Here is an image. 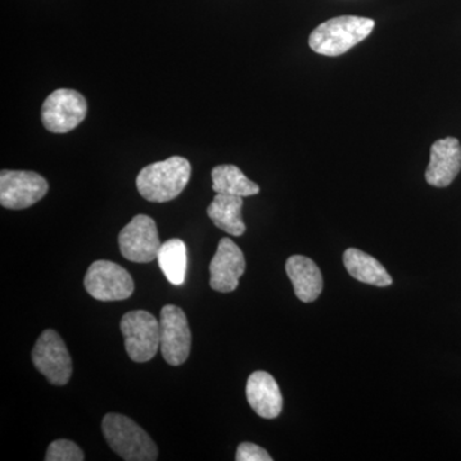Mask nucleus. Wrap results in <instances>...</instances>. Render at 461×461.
<instances>
[{
	"instance_id": "nucleus-1",
	"label": "nucleus",
	"mask_w": 461,
	"mask_h": 461,
	"mask_svg": "<svg viewBox=\"0 0 461 461\" xmlns=\"http://www.w3.org/2000/svg\"><path fill=\"white\" fill-rule=\"evenodd\" d=\"M190 162L182 157H171L141 169L136 187L145 200L166 203L177 198L189 184Z\"/></svg>"
},
{
	"instance_id": "nucleus-14",
	"label": "nucleus",
	"mask_w": 461,
	"mask_h": 461,
	"mask_svg": "<svg viewBox=\"0 0 461 461\" xmlns=\"http://www.w3.org/2000/svg\"><path fill=\"white\" fill-rule=\"evenodd\" d=\"M286 273L293 282L297 299L312 303L320 297L323 290V277L321 269L311 258L293 256L286 262Z\"/></svg>"
},
{
	"instance_id": "nucleus-3",
	"label": "nucleus",
	"mask_w": 461,
	"mask_h": 461,
	"mask_svg": "<svg viewBox=\"0 0 461 461\" xmlns=\"http://www.w3.org/2000/svg\"><path fill=\"white\" fill-rule=\"evenodd\" d=\"M102 430L112 450L123 460L154 461L158 459L156 442L130 418L111 412L103 418Z\"/></svg>"
},
{
	"instance_id": "nucleus-12",
	"label": "nucleus",
	"mask_w": 461,
	"mask_h": 461,
	"mask_svg": "<svg viewBox=\"0 0 461 461\" xmlns=\"http://www.w3.org/2000/svg\"><path fill=\"white\" fill-rule=\"evenodd\" d=\"M461 171V145L455 138L437 140L430 148L426 181L433 187H447Z\"/></svg>"
},
{
	"instance_id": "nucleus-9",
	"label": "nucleus",
	"mask_w": 461,
	"mask_h": 461,
	"mask_svg": "<svg viewBox=\"0 0 461 461\" xmlns=\"http://www.w3.org/2000/svg\"><path fill=\"white\" fill-rule=\"evenodd\" d=\"M159 326L163 357L169 366H181L191 351V330L186 314L180 306H163Z\"/></svg>"
},
{
	"instance_id": "nucleus-15",
	"label": "nucleus",
	"mask_w": 461,
	"mask_h": 461,
	"mask_svg": "<svg viewBox=\"0 0 461 461\" xmlns=\"http://www.w3.org/2000/svg\"><path fill=\"white\" fill-rule=\"evenodd\" d=\"M345 268L355 280L373 286L387 287L393 285V277L375 258L359 249L350 248L344 253Z\"/></svg>"
},
{
	"instance_id": "nucleus-7",
	"label": "nucleus",
	"mask_w": 461,
	"mask_h": 461,
	"mask_svg": "<svg viewBox=\"0 0 461 461\" xmlns=\"http://www.w3.org/2000/svg\"><path fill=\"white\" fill-rule=\"evenodd\" d=\"M86 113V100L78 91L58 89L42 104L41 120L48 131L67 133L83 122Z\"/></svg>"
},
{
	"instance_id": "nucleus-19",
	"label": "nucleus",
	"mask_w": 461,
	"mask_h": 461,
	"mask_svg": "<svg viewBox=\"0 0 461 461\" xmlns=\"http://www.w3.org/2000/svg\"><path fill=\"white\" fill-rule=\"evenodd\" d=\"M83 450L69 439H57L48 447L47 461H83Z\"/></svg>"
},
{
	"instance_id": "nucleus-6",
	"label": "nucleus",
	"mask_w": 461,
	"mask_h": 461,
	"mask_svg": "<svg viewBox=\"0 0 461 461\" xmlns=\"http://www.w3.org/2000/svg\"><path fill=\"white\" fill-rule=\"evenodd\" d=\"M32 362L35 368L56 386L68 384L74 371L65 341L54 330H45L41 333L32 348Z\"/></svg>"
},
{
	"instance_id": "nucleus-2",
	"label": "nucleus",
	"mask_w": 461,
	"mask_h": 461,
	"mask_svg": "<svg viewBox=\"0 0 461 461\" xmlns=\"http://www.w3.org/2000/svg\"><path fill=\"white\" fill-rule=\"evenodd\" d=\"M371 18L341 16L321 23L309 36V47L315 53L338 57L368 38L375 29Z\"/></svg>"
},
{
	"instance_id": "nucleus-4",
	"label": "nucleus",
	"mask_w": 461,
	"mask_h": 461,
	"mask_svg": "<svg viewBox=\"0 0 461 461\" xmlns=\"http://www.w3.org/2000/svg\"><path fill=\"white\" fill-rule=\"evenodd\" d=\"M121 332L130 359L147 363L153 359L160 346L159 321L145 311H132L121 320Z\"/></svg>"
},
{
	"instance_id": "nucleus-11",
	"label": "nucleus",
	"mask_w": 461,
	"mask_h": 461,
	"mask_svg": "<svg viewBox=\"0 0 461 461\" xmlns=\"http://www.w3.org/2000/svg\"><path fill=\"white\" fill-rule=\"evenodd\" d=\"M209 285L218 293H232L245 272V258L241 249L229 238L221 239L211 266Z\"/></svg>"
},
{
	"instance_id": "nucleus-18",
	"label": "nucleus",
	"mask_w": 461,
	"mask_h": 461,
	"mask_svg": "<svg viewBox=\"0 0 461 461\" xmlns=\"http://www.w3.org/2000/svg\"><path fill=\"white\" fill-rule=\"evenodd\" d=\"M167 280L175 286L184 285L187 272V248L180 239H171L160 245L157 257Z\"/></svg>"
},
{
	"instance_id": "nucleus-5",
	"label": "nucleus",
	"mask_w": 461,
	"mask_h": 461,
	"mask_svg": "<svg viewBox=\"0 0 461 461\" xmlns=\"http://www.w3.org/2000/svg\"><path fill=\"white\" fill-rule=\"evenodd\" d=\"M84 285L89 295L99 302H121L131 297L135 290L131 275L120 264L109 260L91 264Z\"/></svg>"
},
{
	"instance_id": "nucleus-16",
	"label": "nucleus",
	"mask_w": 461,
	"mask_h": 461,
	"mask_svg": "<svg viewBox=\"0 0 461 461\" xmlns=\"http://www.w3.org/2000/svg\"><path fill=\"white\" fill-rule=\"evenodd\" d=\"M242 205L244 200L241 196L217 194L212 204L208 206V215L218 229L239 238L247 230V226L242 221Z\"/></svg>"
},
{
	"instance_id": "nucleus-17",
	"label": "nucleus",
	"mask_w": 461,
	"mask_h": 461,
	"mask_svg": "<svg viewBox=\"0 0 461 461\" xmlns=\"http://www.w3.org/2000/svg\"><path fill=\"white\" fill-rule=\"evenodd\" d=\"M213 190L224 195L253 196L259 194L260 187L256 182L249 180L239 167L232 165L217 166L212 171Z\"/></svg>"
},
{
	"instance_id": "nucleus-8",
	"label": "nucleus",
	"mask_w": 461,
	"mask_h": 461,
	"mask_svg": "<svg viewBox=\"0 0 461 461\" xmlns=\"http://www.w3.org/2000/svg\"><path fill=\"white\" fill-rule=\"evenodd\" d=\"M50 186L39 173L30 171H8L0 173V204L3 208L20 209L41 202L47 195Z\"/></svg>"
},
{
	"instance_id": "nucleus-20",
	"label": "nucleus",
	"mask_w": 461,
	"mask_h": 461,
	"mask_svg": "<svg viewBox=\"0 0 461 461\" xmlns=\"http://www.w3.org/2000/svg\"><path fill=\"white\" fill-rule=\"evenodd\" d=\"M238 461H272V456L263 447L251 442H242L236 451Z\"/></svg>"
},
{
	"instance_id": "nucleus-13",
	"label": "nucleus",
	"mask_w": 461,
	"mask_h": 461,
	"mask_svg": "<svg viewBox=\"0 0 461 461\" xmlns=\"http://www.w3.org/2000/svg\"><path fill=\"white\" fill-rule=\"evenodd\" d=\"M249 405L264 420H275L281 414L284 399L277 382L269 373L254 372L248 379Z\"/></svg>"
},
{
	"instance_id": "nucleus-10",
	"label": "nucleus",
	"mask_w": 461,
	"mask_h": 461,
	"mask_svg": "<svg viewBox=\"0 0 461 461\" xmlns=\"http://www.w3.org/2000/svg\"><path fill=\"white\" fill-rule=\"evenodd\" d=\"M121 254L133 263H150L160 248L159 233L153 218L139 214L124 226L118 236Z\"/></svg>"
}]
</instances>
